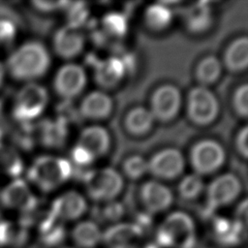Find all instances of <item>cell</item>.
<instances>
[{
  "mask_svg": "<svg viewBox=\"0 0 248 248\" xmlns=\"http://www.w3.org/2000/svg\"><path fill=\"white\" fill-rule=\"evenodd\" d=\"M50 65V56L43 44L28 42L13 52L7 61L9 74L17 80L43 77Z\"/></svg>",
  "mask_w": 248,
  "mask_h": 248,
  "instance_id": "obj_1",
  "label": "cell"
},
{
  "mask_svg": "<svg viewBox=\"0 0 248 248\" xmlns=\"http://www.w3.org/2000/svg\"><path fill=\"white\" fill-rule=\"evenodd\" d=\"M155 237L160 248H195L196 224L189 214L173 211L160 224Z\"/></svg>",
  "mask_w": 248,
  "mask_h": 248,
  "instance_id": "obj_2",
  "label": "cell"
},
{
  "mask_svg": "<svg viewBox=\"0 0 248 248\" xmlns=\"http://www.w3.org/2000/svg\"><path fill=\"white\" fill-rule=\"evenodd\" d=\"M72 173L70 162L56 156L38 157L27 171V177L44 192H50L66 182Z\"/></svg>",
  "mask_w": 248,
  "mask_h": 248,
  "instance_id": "obj_3",
  "label": "cell"
},
{
  "mask_svg": "<svg viewBox=\"0 0 248 248\" xmlns=\"http://www.w3.org/2000/svg\"><path fill=\"white\" fill-rule=\"evenodd\" d=\"M87 195L95 202H112L122 191L121 174L111 168L88 171L84 176Z\"/></svg>",
  "mask_w": 248,
  "mask_h": 248,
  "instance_id": "obj_4",
  "label": "cell"
},
{
  "mask_svg": "<svg viewBox=\"0 0 248 248\" xmlns=\"http://www.w3.org/2000/svg\"><path fill=\"white\" fill-rule=\"evenodd\" d=\"M47 100V92L44 86L37 83L26 84L16 96L14 118L20 123H28L44 111Z\"/></svg>",
  "mask_w": 248,
  "mask_h": 248,
  "instance_id": "obj_5",
  "label": "cell"
},
{
  "mask_svg": "<svg viewBox=\"0 0 248 248\" xmlns=\"http://www.w3.org/2000/svg\"><path fill=\"white\" fill-rule=\"evenodd\" d=\"M218 112V100L207 87L201 85L190 90L187 98V115L193 123L208 125L216 119Z\"/></svg>",
  "mask_w": 248,
  "mask_h": 248,
  "instance_id": "obj_6",
  "label": "cell"
},
{
  "mask_svg": "<svg viewBox=\"0 0 248 248\" xmlns=\"http://www.w3.org/2000/svg\"><path fill=\"white\" fill-rule=\"evenodd\" d=\"M226 158L222 145L213 140H202L193 145L190 163L199 175L212 173L219 170Z\"/></svg>",
  "mask_w": 248,
  "mask_h": 248,
  "instance_id": "obj_7",
  "label": "cell"
},
{
  "mask_svg": "<svg viewBox=\"0 0 248 248\" xmlns=\"http://www.w3.org/2000/svg\"><path fill=\"white\" fill-rule=\"evenodd\" d=\"M241 192V183L232 173H224L213 179L206 189V202L210 209L220 208L234 202Z\"/></svg>",
  "mask_w": 248,
  "mask_h": 248,
  "instance_id": "obj_8",
  "label": "cell"
},
{
  "mask_svg": "<svg viewBox=\"0 0 248 248\" xmlns=\"http://www.w3.org/2000/svg\"><path fill=\"white\" fill-rule=\"evenodd\" d=\"M181 106V93L173 84L158 87L151 97L150 111L154 119L168 122L175 117Z\"/></svg>",
  "mask_w": 248,
  "mask_h": 248,
  "instance_id": "obj_9",
  "label": "cell"
},
{
  "mask_svg": "<svg viewBox=\"0 0 248 248\" xmlns=\"http://www.w3.org/2000/svg\"><path fill=\"white\" fill-rule=\"evenodd\" d=\"M86 84L84 69L74 63L65 64L56 73L53 86L56 93L66 100H71L79 95Z\"/></svg>",
  "mask_w": 248,
  "mask_h": 248,
  "instance_id": "obj_10",
  "label": "cell"
},
{
  "mask_svg": "<svg viewBox=\"0 0 248 248\" xmlns=\"http://www.w3.org/2000/svg\"><path fill=\"white\" fill-rule=\"evenodd\" d=\"M184 167V157L175 148L163 149L155 153L147 162L148 171L160 179H173L179 176Z\"/></svg>",
  "mask_w": 248,
  "mask_h": 248,
  "instance_id": "obj_11",
  "label": "cell"
},
{
  "mask_svg": "<svg viewBox=\"0 0 248 248\" xmlns=\"http://www.w3.org/2000/svg\"><path fill=\"white\" fill-rule=\"evenodd\" d=\"M0 202L6 208L27 214L36 208L38 200L30 191L26 182L17 178L2 190L0 193Z\"/></svg>",
  "mask_w": 248,
  "mask_h": 248,
  "instance_id": "obj_12",
  "label": "cell"
},
{
  "mask_svg": "<svg viewBox=\"0 0 248 248\" xmlns=\"http://www.w3.org/2000/svg\"><path fill=\"white\" fill-rule=\"evenodd\" d=\"M143 232L137 224L115 223L103 232L102 243L107 248H138Z\"/></svg>",
  "mask_w": 248,
  "mask_h": 248,
  "instance_id": "obj_13",
  "label": "cell"
},
{
  "mask_svg": "<svg viewBox=\"0 0 248 248\" xmlns=\"http://www.w3.org/2000/svg\"><path fill=\"white\" fill-rule=\"evenodd\" d=\"M86 210L87 203L84 197L76 191H67L53 201L49 214L65 223L78 220Z\"/></svg>",
  "mask_w": 248,
  "mask_h": 248,
  "instance_id": "obj_14",
  "label": "cell"
},
{
  "mask_svg": "<svg viewBox=\"0 0 248 248\" xmlns=\"http://www.w3.org/2000/svg\"><path fill=\"white\" fill-rule=\"evenodd\" d=\"M140 200L150 213H160L170 207L173 202L171 191L158 181H147L140 189Z\"/></svg>",
  "mask_w": 248,
  "mask_h": 248,
  "instance_id": "obj_15",
  "label": "cell"
},
{
  "mask_svg": "<svg viewBox=\"0 0 248 248\" xmlns=\"http://www.w3.org/2000/svg\"><path fill=\"white\" fill-rule=\"evenodd\" d=\"M84 46V37L76 27L65 26L54 35L53 47L55 52L65 59H71L78 55Z\"/></svg>",
  "mask_w": 248,
  "mask_h": 248,
  "instance_id": "obj_16",
  "label": "cell"
},
{
  "mask_svg": "<svg viewBox=\"0 0 248 248\" xmlns=\"http://www.w3.org/2000/svg\"><path fill=\"white\" fill-rule=\"evenodd\" d=\"M109 144L110 139L108 131L101 126L94 125L81 131L77 145L85 150L95 160L108 151Z\"/></svg>",
  "mask_w": 248,
  "mask_h": 248,
  "instance_id": "obj_17",
  "label": "cell"
},
{
  "mask_svg": "<svg viewBox=\"0 0 248 248\" xmlns=\"http://www.w3.org/2000/svg\"><path fill=\"white\" fill-rule=\"evenodd\" d=\"M112 110L111 98L103 91H92L80 103L79 112L87 119H104Z\"/></svg>",
  "mask_w": 248,
  "mask_h": 248,
  "instance_id": "obj_18",
  "label": "cell"
},
{
  "mask_svg": "<svg viewBox=\"0 0 248 248\" xmlns=\"http://www.w3.org/2000/svg\"><path fill=\"white\" fill-rule=\"evenodd\" d=\"M125 63L123 60L110 57L99 61L95 66V79L97 83L104 88L114 87L122 79L125 74Z\"/></svg>",
  "mask_w": 248,
  "mask_h": 248,
  "instance_id": "obj_19",
  "label": "cell"
},
{
  "mask_svg": "<svg viewBox=\"0 0 248 248\" xmlns=\"http://www.w3.org/2000/svg\"><path fill=\"white\" fill-rule=\"evenodd\" d=\"M71 238L76 248H96L102 243L103 232L96 222L83 220L74 226Z\"/></svg>",
  "mask_w": 248,
  "mask_h": 248,
  "instance_id": "obj_20",
  "label": "cell"
},
{
  "mask_svg": "<svg viewBox=\"0 0 248 248\" xmlns=\"http://www.w3.org/2000/svg\"><path fill=\"white\" fill-rule=\"evenodd\" d=\"M224 64L231 72H241L248 65V40L247 37H240L234 40L226 49Z\"/></svg>",
  "mask_w": 248,
  "mask_h": 248,
  "instance_id": "obj_21",
  "label": "cell"
},
{
  "mask_svg": "<svg viewBox=\"0 0 248 248\" xmlns=\"http://www.w3.org/2000/svg\"><path fill=\"white\" fill-rule=\"evenodd\" d=\"M187 29L192 33L206 31L212 24L211 10L205 2H199L190 7L184 16Z\"/></svg>",
  "mask_w": 248,
  "mask_h": 248,
  "instance_id": "obj_22",
  "label": "cell"
},
{
  "mask_svg": "<svg viewBox=\"0 0 248 248\" xmlns=\"http://www.w3.org/2000/svg\"><path fill=\"white\" fill-rule=\"evenodd\" d=\"M39 237L41 241L48 247L59 246L66 238V229L64 223L48 214L39 225Z\"/></svg>",
  "mask_w": 248,
  "mask_h": 248,
  "instance_id": "obj_23",
  "label": "cell"
},
{
  "mask_svg": "<svg viewBox=\"0 0 248 248\" xmlns=\"http://www.w3.org/2000/svg\"><path fill=\"white\" fill-rule=\"evenodd\" d=\"M154 117L151 111L143 107H137L131 109L125 118V127L133 135H144L151 129Z\"/></svg>",
  "mask_w": 248,
  "mask_h": 248,
  "instance_id": "obj_24",
  "label": "cell"
},
{
  "mask_svg": "<svg viewBox=\"0 0 248 248\" xmlns=\"http://www.w3.org/2000/svg\"><path fill=\"white\" fill-rule=\"evenodd\" d=\"M23 170L22 160L16 150L0 140V172L13 177L18 176Z\"/></svg>",
  "mask_w": 248,
  "mask_h": 248,
  "instance_id": "obj_25",
  "label": "cell"
},
{
  "mask_svg": "<svg viewBox=\"0 0 248 248\" xmlns=\"http://www.w3.org/2000/svg\"><path fill=\"white\" fill-rule=\"evenodd\" d=\"M222 72V64L220 60L209 55L202 58L196 69V78L202 86H207L215 82Z\"/></svg>",
  "mask_w": 248,
  "mask_h": 248,
  "instance_id": "obj_26",
  "label": "cell"
},
{
  "mask_svg": "<svg viewBox=\"0 0 248 248\" xmlns=\"http://www.w3.org/2000/svg\"><path fill=\"white\" fill-rule=\"evenodd\" d=\"M37 132L39 140L46 146H55L60 144L65 138L64 125L61 122L53 123L50 121H42L37 126Z\"/></svg>",
  "mask_w": 248,
  "mask_h": 248,
  "instance_id": "obj_27",
  "label": "cell"
},
{
  "mask_svg": "<svg viewBox=\"0 0 248 248\" xmlns=\"http://www.w3.org/2000/svg\"><path fill=\"white\" fill-rule=\"evenodd\" d=\"M171 12L163 3L149 6L144 13L145 23L153 30H162L171 21Z\"/></svg>",
  "mask_w": 248,
  "mask_h": 248,
  "instance_id": "obj_28",
  "label": "cell"
},
{
  "mask_svg": "<svg viewBox=\"0 0 248 248\" xmlns=\"http://www.w3.org/2000/svg\"><path fill=\"white\" fill-rule=\"evenodd\" d=\"M204 184L201 175L191 173L184 176L178 185V194L185 201L197 199L203 191Z\"/></svg>",
  "mask_w": 248,
  "mask_h": 248,
  "instance_id": "obj_29",
  "label": "cell"
},
{
  "mask_svg": "<svg viewBox=\"0 0 248 248\" xmlns=\"http://www.w3.org/2000/svg\"><path fill=\"white\" fill-rule=\"evenodd\" d=\"M103 27L107 33L115 37H122L127 31L126 17L120 13L107 14L103 18Z\"/></svg>",
  "mask_w": 248,
  "mask_h": 248,
  "instance_id": "obj_30",
  "label": "cell"
},
{
  "mask_svg": "<svg viewBox=\"0 0 248 248\" xmlns=\"http://www.w3.org/2000/svg\"><path fill=\"white\" fill-rule=\"evenodd\" d=\"M123 170L126 176L131 179L141 177L147 170V161L139 155H134L127 158L123 163Z\"/></svg>",
  "mask_w": 248,
  "mask_h": 248,
  "instance_id": "obj_31",
  "label": "cell"
},
{
  "mask_svg": "<svg viewBox=\"0 0 248 248\" xmlns=\"http://www.w3.org/2000/svg\"><path fill=\"white\" fill-rule=\"evenodd\" d=\"M247 102H248V86L247 84H242L235 90L232 98L233 108L235 112L241 117L247 116V112H248Z\"/></svg>",
  "mask_w": 248,
  "mask_h": 248,
  "instance_id": "obj_32",
  "label": "cell"
},
{
  "mask_svg": "<svg viewBox=\"0 0 248 248\" xmlns=\"http://www.w3.org/2000/svg\"><path fill=\"white\" fill-rule=\"evenodd\" d=\"M16 37V24L7 19H0V47L12 45Z\"/></svg>",
  "mask_w": 248,
  "mask_h": 248,
  "instance_id": "obj_33",
  "label": "cell"
},
{
  "mask_svg": "<svg viewBox=\"0 0 248 248\" xmlns=\"http://www.w3.org/2000/svg\"><path fill=\"white\" fill-rule=\"evenodd\" d=\"M123 214V207L116 202H109L103 210L104 219L109 222H117Z\"/></svg>",
  "mask_w": 248,
  "mask_h": 248,
  "instance_id": "obj_34",
  "label": "cell"
},
{
  "mask_svg": "<svg viewBox=\"0 0 248 248\" xmlns=\"http://www.w3.org/2000/svg\"><path fill=\"white\" fill-rule=\"evenodd\" d=\"M72 158L74 162L78 165H88L94 161V159L82 148L76 145L72 151Z\"/></svg>",
  "mask_w": 248,
  "mask_h": 248,
  "instance_id": "obj_35",
  "label": "cell"
},
{
  "mask_svg": "<svg viewBox=\"0 0 248 248\" xmlns=\"http://www.w3.org/2000/svg\"><path fill=\"white\" fill-rule=\"evenodd\" d=\"M247 134H248V129L246 126H244L241 130H239V132L236 136V140H235V145H236L238 152L245 158L247 157V154H248Z\"/></svg>",
  "mask_w": 248,
  "mask_h": 248,
  "instance_id": "obj_36",
  "label": "cell"
},
{
  "mask_svg": "<svg viewBox=\"0 0 248 248\" xmlns=\"http://www.w3.org/2000/svg\"><path fill=\"white\" fill-rule=\"evenodd\" d=\"M68 4V2H52V1H33L32 5L43 12H51V11H55L61 7H63L64 5Z\"/></svg>",
  "mask_w": 248,
  "mask_h": 248,
  "instance_id": "obj_37",
  "label": "cell"
},
{
  "mask_svg": "<svg viewBox=\"0 0 248 248\" xmlns=\"http://www.w3.org/2000/svg\"><path fill=\"white\" fill-rule=\"evenodd\" d=\"M138 248H160L156 243H144L140 244Z\"/></svg>",
  "mask_w": 248,
  "mask_h": 248,
  "instance_id": "obj_38",
  "label": "cell"
},
{
  "mask_svg": "<svg viewBox=\"0 0 248 248\" xmlns=\"http://www.w3.org/2000/svg\"><path fill=\"white\" fill-rule=\"evenodd\" d=\"M4 75H5V73H4V68H3V66H2L1 63H0V86H1L2 83H3Z\"/></svg>",
  "mask_w": 248,
  "mask_h": 248,
  "instance_id": "obj_39",
  "label": "cell"
},
{
  "mask_svg": "<svg viewBox=\"0 0 248 248\" xmlns=\"http://www.w3.org/2000/svg\"><path fill=\"white\" fill-rule=\"evenodd\" d=\"M60 248H76V247H69V246H64V247H60Z\"/></svg>",
  "mask_w": 248,
  "mask_h": 248,
  "instance_id": "obj_40",
  "label": "cell"
}]
</instances>
